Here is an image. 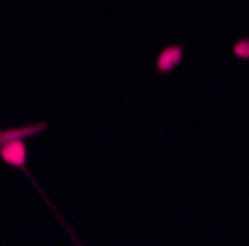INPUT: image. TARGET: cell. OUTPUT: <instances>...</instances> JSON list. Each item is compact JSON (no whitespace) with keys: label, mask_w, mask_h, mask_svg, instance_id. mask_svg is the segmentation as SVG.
<instances>
[{"label":"cell","mask_w":249,"mask_h":246,"mask_svg":"<svg viewBox=\"0 0 249 246\" xmlns=\"http://www.w3.org/2000/svg\"><path fill=\"white\" fill-rule=\"evenodd\" d=\"M0 160L12 169H27V142L24 140H12L6 145H0Z\"/></svg>","instance_id":"6da1fadb"},{"label":"cell","mask_w":249,"mask_h":246,"mask_svg":"<svg viewBox=\"0 0 249 246\" xmlns=\"http://www.w3.org/2000/svg\"><path fill=\"white\" fill-rule=\"evenodd\" d=\"M48 128V122H36V125H24V128H9V131H0V145H6L12 140H27L33 134H42Z\"/></svg>","instance_id":"7a4b0ae2"},{"label":"cell","mask_w":249,"mask_h":246,"mask_svg":"<svg viewBox=\"0 0 249 246\" xmlns=\"http://www.w3.org/2000/svg\"><path fill=\"white\" fill-rule=\"evenodd\" d=\"M181 63V48H163V53L158 56V69L160 71H169Z\"/></svg>","instance_id":"3957f363"},{"label":"cell","mask_w":249,"mask_h":246,"mask_svg":"<svg viewBox=\"0 0 249 246\" xmlns=\"http://www.w3.org/2000/svg\"><path fill=\"white\" fill-rule=\"evenodd\" d=\"M234 56L249 59V42H237V45H234Z\"/></svg>","instance_id":"277c9868"}]
</instances>
